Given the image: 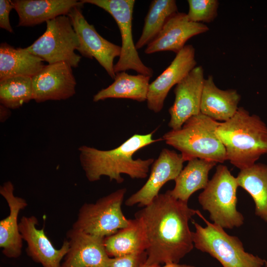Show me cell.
Here are the masks:
<instances>
[{
    "mask_svg": "<svg viewBox=\"0 0 267 267\" xmlns=\"http://www.w3.org/2000/svg\"><path fill=\"white\" fill-rule=\"evenodd\" d=\"M198 210L175 198L169 190L159 193L135 214L145 233L147 259L145 265L178 263L194 247L189 221Z\"/></svg>",
    "mask_w": 267,
    "mask_h": 267,
    "instance_id": "1",
    "label": "cell"
},
{
    "mask_svg": "<svg viewBox=\"0 0 267 267\" xmlns=\"http://www.w3.org/2000/svg\"><path fill=\"white\" fill-rule=\"evenodd\" d=\"M153 133L134 134L117 147L108 150L87 145L79 147V160L87 179L94 182L106 176L110 181L121 183L124 180L123 174L132 179L146 178L154 159H134L133 156L140 149L163 140L154 139Z\"/></svg>",
    "mask_w": 267,
    "mask_h": 267,
    "instance_id": "2",
    "label": "cell"
},
{
    "mask_svg": "<svg viewBox=\"0 0 267 267\" xmlns=\"http://www.w3.org/2000/svg\"><path fill=\"white\" fill-rule=\"evenodd\" d=\"M216 134L225 148L227 160L240 170L267 154L266 124L243 107L227 121L220 122Z\"/></svg>",
    "mask_w": 267,
    "mask_h": 267,
    "instance_id": "3",
    "label": "cell"
},
{
    "mask_svg": "<svg viewBox=\"0 0 267 267\" xmlns=\"http://www.w3.org/2000/svg\"><path fill=\"white\" fill-rule=\"evenodd\" d=\"M219 123L200 112L179 129L165 133L162 138L180 151L184 162L198 158L222 163L227 159L225 148L216 134Z\"/></svg>",
    "mask_w": 267,
    "mask_h": 267,
    "instance_id": "4",
    "label": "cell"
},
{
    "mask_svg": "<svg viewBox=\"0 0 267 267\" xmlns=\"http://www.w3.org/2000/svg\"><path fill=\"white\" fill-rule=\"evenodd\" d=\"M197 215L206 224L203 227L192 222L194 246L217 260L223 267H264L265 260L245 251L239 238L227 234L222 227L208 221L201 214Z\"/></svg>",
    "mask_w": 267,
    "mask_h": 267,
    "instance_id": "5",
    "label": "cell"
},
{
    "mask_svg": "<svg viewBox=\"0 0 267 267\" xmlns=\"http://www.w3.org/2000/svg\"><path fill=\"white\" fill-rule=\"evenodd\" d=\"M238 186L236 178L227 167L219 165L198 196L199 204L209 213L212 222L224 229L238 227L244 223V218L236 208Z\"/></svg>",
    "mask_w": 267,
    "mask_h": 267,
    "instance_id": "6",
    "label": "cell"
},
{
    "mask_svg": "<svg viewBox=\"0 0 267 267\" xmlns=\"http://www.w3.org/2000/svg\"><path fill=\"white\" fill-rule=\"evenodd\" d=\"M126 191V188H120L94 203H84L72 228L104 238L128 226L130 219L126 218L122 209Z\"/></svg>",
    "mask_w": 267,
    "mask_h": 267,
    "instance_id": "7",
    "label": "cell"
},
{
    "mask_svg": "<svg viewBox=\"0 0 267 267\" xmlns=\"http://www.w3.org/2000/svg\"><path fill=\"white\" fill-rule=\"evenodd\" d=\"M44 33L27 49L48 64L65 62L78 67L81 56L76 53L80 42L67 15L56 17L46 22Z\"/></svg>",
    "mask_w": 267,
    "mask_h": 267,
    "instance_id": "8",
    "label": "cell"
},
{
    "mask_svg": "<svg viewBox=\"0 0 267 267\" xmlns=\"http://www.w3.org/2000/svg\"><path fill=\"white\" fill-rule=\"evenodd\" d=\"M97 6L110 14L119 27L122 40L120 55L114 65L115 74L133 70L139 74L152 77L153 71L140 59L133 40L132 20L134 0H82Z\"/></svg>",
    "mask_w": 267,
    "mask_h": 267,
    "instance_id": "9",
    "label": "cell"
},
{
    "mask_svg": "<svg viewBox=\"0 0 267 267\" xmlns=\"http://www.w3.org/2000/svg\"><path fill=\"white\" fill-rule=\"evenodd\" d=\"M82 6L75 7L67 15L80 40L78 51L85 57L94 58L114 79L116 74L113 62L115 58L120 56L121 47L103 38L93 25L88 22L83 14Z\"/></svg>",
    "mask_w": 267,
    "mask_h": 267,
    "instance_id": "10",
    "label": "cell"
},
{
    "mask_svg": "<svg viewBox=\"0 0 267 267\" xmlns=\"http://www.w3.org/2000/svg\"><path fill=\"white\" fill-rule=\"evenodd\" d=\"M180 154L167 148L163 149L153 163L151 172L145 184L125 201L127 206L138 205L144 207L159 195L162 186L170 180H175L183 168Z\"/></svg>",
    "mask_w": 267,
    "mask_h": 267,
    "instance_id": "11",
    "label": "cell"
},
{
    "mask_svg": "<svg viewBox=\"0 0 267 267\" xmlns=\"http://www.w3.org/2000/svg\"><path fill=\"white\" fill-rule=\"evenodd\" d=\"M72 66L65 62L48 64L32 78L33 99L40 103L67 99L76 93Z\"/></svg>",
    "mask_w": 267,
    "mask_h": 267,
    "instance_id": "12",
    "label": "cell"
},
{
    "mask_svg": "<svg viewBox=\"0 0 267 267\" xmlns=\"http://www.w3.org/2000/svg\"><path fill=\"white\" fill-rule=\"evenodd\" d=\"M195 50L192 45H185L169 66L150 83L147 98L148 108L159 113L172 88L182 81L196 66Z\"/></svg>",
    "mask_w": 267,
    "mask_h": 267,
    "instance_id": "13",
    "label": "cell"
},
{
    "mask_svg": "<svg viewBox=\"0 0 267 267\" xmlns=\"http://www.w3.org/2000/svg\"><path fill=\"white\" fill-rule=\"evenodd\" d=\"M205 79L203 67L196 66L176 86L175 101L169 109L168 126L172 130L179 129L188 119L200 113Z\"/></svg>",
    "mask_w": 267,
    "mask_h": 267,
    "instance_id": "14",
    "label": "cell"
},
{
    "mask_svg": "<svg viewBox=\"0 0 267 267\" xmlns=\"http://www.w3.org/2000/svg\"><path fill=\"white\" fill-rule=\"evenodd\" d=\"M38 222L34 216H23L19 222L20 232L27 244L26 253L43 267H60L69 250V241L66 239L61 247L56 249L46 236L44 226L41 229L36 227Z\"/></svg>",
    "mask_w": 267,
    "mask_h": 267,
    "instance_id": "15",
    "label": "cell"
},
{
    "mask_svg": "<svg viewBox=\"0 0 267 267\" xmlns=\"http://www.w3.org/2000/svg\"><path fill=\"white\" fill-rule=\"evenodd\" d=\"M69 248L60 267H108L111 258L104 245V238L73 228L66 233Z\"/></svg>",
    "mask_w": 267,
    "mask_h": 267,
    "instance_id": "16",
    "label": "cell"
},
{
    "mask_svg": "<svg viewBox=\"0 0 267 267\" xmlns=\"http://www.w3.org/2000/svg\"><path fill=\"white\" fill-rule=\"evenodd\" d=\"M209 30L205 24L192 22L186 13L178 12L169 19L158 36L147 45L144 52L151 54L172 51L177 54L184 47L187 40Z\"/></svg>",
    "mask_w": 267,
    "mask_h": 267,
    "instance_id": "17",
    "label": "cell"
},
{
    "mask_svg": "<svg viewBox=\"0 0 267 267\" xmlns=\"http://www.w3.org/2000/svg\"><path fill=\"white\" fill-rule=\"evenodd\" d=\"M14 187L10 181L0 186V194L7 203L9 214L0 221V247L8 258H18L22 253L23 239L19 231L18 218L20 211L28 205L23 198L15 196Z\"/></svg>",
    "mask_w": 267,
    "mask_h": 267,
    "instance_id": "18",
    "label": "cell"
},
{
    "mask_svg": "<svg viewBox=\"0 0 267 267\" xmlns=\"http://www.w3.org/2000/svg\"><path fill=\"white\" fill-rule=\"evenodd\" d=\"M12 2L19 17L18 27L34 26L67 15L75 7L84 4L76 0H16Z\"/></svg>",
    "mask_w": 267,
    "mask_h": 267,
    "instance_id": "19",
    "label": "cell"
},
{
    "mask_svg": "<svg viewBox=\"0 0 267 267\" xmlns=\"http://www.w3.org/2000/svg\"><path fill=\"white\" fill-rule=\"evenodd\" d=\"M240 99L236 90L219 89L213 77L209 76L204 81L200 112L215 121L225 122L235 114Z\"/></svg>",
    "mask_w": 267,
    "mask_h": 267,
    "instance_id": "20",
    "label": "cell"
},
{
    "mask_svg": "<svg viewBox=\"0 0 267 267\" xmlns=\"http://www.w3.org/2000/svg\"><path fill=\"white\" fill-rule=\"evenodd\" d=\"M44 61L27 48H14L2 43L0 45V80L16 76L32 78L45 66Z\"/></svg>",
    "mask_w": 267,
    "mask_h": 267,
    "instance_id": "21",
    "label": "cell"
},
{
    "mask_svg": "<svg viewBox=\"0 0 267 267\" xmlns=\"http://www.w3.org/2000/svg\"><path fill=\"white\" fill-rule=\"evenodd\" d=\"M107 254L110 258L135 255L146 251V239L140 222L130 219L129 225L103 240Z\"/></svg>",
    "mask_w": 267,
    "mask_h": 267,
    "instance_id": "22",
    "label": "cell"
},
{
    "mask_svg": "<svg viewBox=\"0 0 267 267\" xmlns=\"http://www.w3.org/2000/svg\"><path fill=\"white\" fill-rule=\"evenodd\" d=\"M150 77L142 74L132 75L125 71L116 74L114 82L97 92L94 102L107 98H127L138 102L147 100Z\"/></svg>",
    "mask_w": 267,
    "mask_h": 267,
    "instance_id": "23",
    "label": "cell"
},
{
    "mask_svg": "<svg viewBox=\"0 0 267 267\" xmlns=\"http://www.w3.org/2000/svg\"><path fill=\"white\" fill-rule=\"evenodd\" d=\"M217 164L198 158L189 160L175 180L174 188L169 190L171 195L188 203L192 194L206 187L209 182V173Z\"/></svg>",
    "mask_w": 267,
    "mask_h": 267,
    "instance_id": "24",
    "label": "cell"
},
{
    "mask_svg": "<svg viewBox=\"0 0 267 267\" xmlns=\"http://www.w3.org/2000/svg\"><path fill=\"white\" fill-rule=\"evenodd\" d=\"M236 179L238 186L252 198L255 204V214L267 222V165L255 163L240 170Z\"/></svg>",
    "mask_w": 267,
    "mask_h": 267,
    "instance_id": "25",
    "label": "cell"
},
{
    "mask_svg": "<svg viewBox=\"0 0 267 267\" xmlns=\"http://www.w3.org/2000/svg\"><path fill=\"white\" fill-rule=\"evenodd\" d=\"M175 0H154L144 19L140 38L135 44L137 49L147 45L159 34L169 19L177 13Z\"/></svg>",
    "mask_w": 267,
    "mask_h": 267,
    "instance_id": "26",
    "label": "cell"
},
{
    "mask_svg": "<svg viewBox=\"0 0 267 267\" xmlns=\"http://www.w3.org/2000/svg\"><path fill=\"white\" fill-rule=\"evenodd\" d=\"M33 99L32 78L16 76L0 80V102L16 109Z\"/></svg>",
    "mask_w": 267,
    "mask_h": 267,
    "instance_id": "27",
    "label": "cell"
},
{
    "mask_svg": "<svg viewBox=\"0 0 267 267\" xmlns=\"http://www.w3.org/2000/svg\"><path fill=\"white\" fill-rule=\"evenodd\" d=\"M187 14L189 20L195 23H210L218 15L219 2L217 0H188Z\"/></svg>",
    "mask_w": 267,
    "mask_h": 267,
    "instance_id": "28",
    "label": "cell"
},
{
    "mask_svg": "<svg viewBox=\"0 0 267 267\" xmlns=\"http://www.w3.org/2000/svg\"><path fill=\"white\" fill-rule=\"evenodd\" d=\"M147 259L146 252L111 258L108 267H142Z\"/></svg>",
    "mask_w": 267,
    "mask_h": 267,
    "instance_id": "29",
    "label": "cell"
},
{
    "mask_svg": "<svg viewBox=\"0 0 267 267\" xmlns=\"http://www.w3.org/2000/svg\"><path fill=\"white\" fill-rule=\"evenodd\" d=\"M13 8L14 5L12 0H0V27L10 33L13 32L9 18L10 12Z\"/></svg>",
    "mask_w": 267,
    "mask_h": 267,
    "instance_id": "30",
    "label": "cell"
},
{
    "mask_svg": "<svg viewBox=\"0 0 267 267\" xmlns=\"http://www.w3.org/2000/svg\"><path fill=\"white\" fill-rule=\"evenodd\" d=\"M10 109L6 106L0 104V121L4 122L10 116Z\"/></svg>",
    "mask_w": 267,
    "mask_h": 267,
    "instance_id": "31",
    "label": "cell"
},
{
    "mask_svg": "<svg viewBox=\"0 0 267 267\" xmlns=\"http://www.w3.org/2000/svg\"><path fill=\"white\" fill-rule=\"evenodd\" d=\"M161 267H196L192 265L186 264H179L177 263H168L164 264Z\"/></svg>",
    "mask_w": 267,
    "mask_h": 267,
    "instance_id": "32",
    "label": "cell"
},
{
    "mask_svg": "<svg viewBox=\"0 0 267 267\" xmlns=\"http://www.w3.org/2000/svg\"><path fill=\"white\" fill-rule=\"evenodd\" d=\"M161 265H144L142 267H161Z\"/></svg>",
    "mask_w": 267,
    "mask_h": 267,
    "instance_id": "33",
    "label": "cell"
},
{
    "mask_svg": "<svg viewBox=\"0 0 267 267\" xmlns=\"http://www.w3.org/2000/svg\"><path fill=\"white\" fill-rule=\"evenodd\" d=\"M264 267H267V261L265 260Z\"/></svg>",
    "mask_w": 267,
    "mask_h": 267,
    "instance_id": "34",
    "label": "cell"
}]
</instances>
